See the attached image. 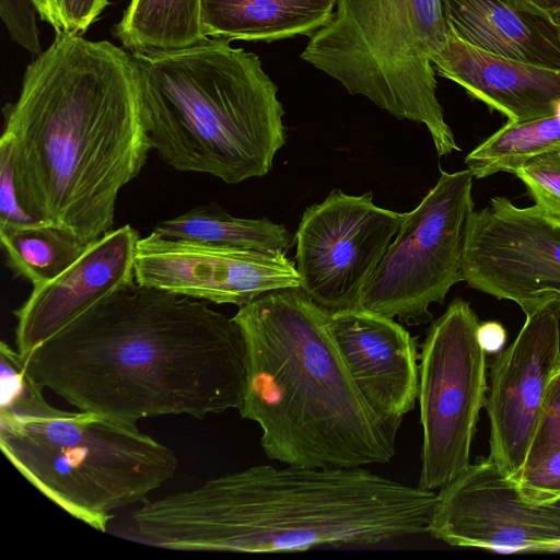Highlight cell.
Wrapping results in <instances>:
<instances>
[{"mask_svg": "<svg viewBox=\"0 0 560 560\" xmlns=\"http://www.w3.org/2000/svg\"><path fill=\"white\" fill-rule=\"evenodd\" d=\"M4 117L21 207L85 244L113 230L120 189L153 150L131 54L56 33L27 66Z\"/></svg>", "mask_w": 560, "mask_h": 560, "instance_id": "7a4b0ae2", "label": "cell"}, {"mask_svg": "<svg viewBox=\"0 0 560 560\" xmlns=\"http://www.w3.org/2000/svg\"><path fill=\"white\" fill-rule=\"evenodd\" d=\"M335 9L301 58L350 94L424 125L440 156L460 151L432 63L447 36L442 0H336Z\"/></svg>", "mask_w": 560, "mask_h": 560, "instance_id": "52a82bcc", "label": "cell"}, {"mask_svg": "<svg viewBox=\"0 0 560 560\" xmlns=\"http://www.w3.org/2000/svg\"><path fill=\"white\" fill-rule=\"evenodd\" d=\"M462 277L470 288L516 303L526 315L560 298V220L535 205L494 197L469 219Z\"/></svg>", "mask_w": 560, "mask_h": 560, "instance_id": "8fae6325", "label": "cell"}, {"mask_svg": "<svg viewBox=\"0 0 560 560\" xmlns=\"http://www.w3.org/2000/svg\"><path fill=\"white\" fill-rule=\"evenodd\" d=\"M472 178L468 168L441 171L436 184L406 213L359 307L409 325L432 319L430 305L442 304L463 281L465 237L475 211Z\"/></svg>", "mask_w": 560, "mask_h": 560, "instance_id": "9c48e42d", "label": "cell"}, {"mask_svg": "<svg viewBox=\"0 0 560 560\" xmlns=\"http://www.w3.org/2000/svg\"><path fill=\"white\" fill-rule=\"evenodd\" d=\"M0 15L11 39L32 54H40L38 12L32 0H0Z\"/></svg>", "mask_w": 560, "mask_h": 560, "instance_id": "83f0119b", "label": "cell"}, {"mask_svg": "<svg viewBox=\"0 0 560 560\" xmlns=\"http://www.w3.org/2000/svg\"><path fill=\"white\" fill-rule=\"evenodd\" d=\"M436 492L364 467L256 465L132 512L144 544L244 553L366 547L427 533Z\"/></svg>", "mask_w": 560, "mask_h": 560, "instance_id": "3957f363", "label": "cell"}, {"mask_svg": "<svg viewBox=\"0 0 560 560\" xmlns=\"http://www.w3.org/2000/svg\"><path fill=\"white\" fill-rule=\"evenodd\" d=\"M560 446V363L551 375L539 419L521 472L528 470Z\"/></svg>", "mask_w": 560, "mask_h": 560, "instance_id": "484cf974", "label": "cell"}, {"mask_svg": "<svg viewBox=\"0 0 560 560\" xmlns=\"http://www.w3.org/2000/svg\"><path fill=\"white\" fill-rule=\"evenodd\" d=\"M537 8L560 20V0H529Z\"/></svg>", "mask_w": 560, "mask_h": 560, "instance_id": "d6a6232c", "label": "cell"}, {"mask_svg": "<svg viewBox=\"0 0 560 560\" xmlns=\"http://www.w3.org/2000/svg\"><path fill=\"white\" fill-rule=\"evenodd\" d=\"M39 19L54 27L56 33L66 31L61 0H32Z\"/></svg>", "mask_w": 560, "mask_h": 560, "instance_id": "1f68e13d", "label": "cell"}, {"mask_svg": "<svg viewBox=\"0 0 560 560\" xmlns=\"http://www.w3.org/2000/svg\"><path fill=\"white\" fill-rule=\"evenodd\" d=\"M405 217L376 206L371 192L353 196L337 188L306 208L295 234L302 290L328 312L359 307Z\"/></svg>", "mask_w": 560, "mask_h": 560, "instance_id": "30bf717a", "label": "cell"}, {"mask_svg": "<svg viewBox=\"0 0 560 560\" xmlns=\"http://www.w3.org/2000/svg\"><path fill=\"white\" fill-rule=\"evenodd\" d=\"M479 318L455 298L431 323L419 352L421 467L418 488L441 490L470 465L471 443L485 407L487 352L478 338Z\"/></svg>", "mask_w": 560, "mask_h": 560, "instance_id": "ba28073f", "label": "cell"}, {"mask_svg": "<svg viewBox=\"0 0 560 560\" xmlns=\"http://www.w3.org/2000/svg\"><path fill=\"white\" fill-rule=\"evenodd\" d=\"M527 500L549 503L560 500V446L535 467L511 480Z\"/></svg>", "mask_w": 560, "mask_h": 560, "instance_id": "4316f807", "label": "cell"}, {"mask_svg": "<svg viewBox=\"0 0 560 560\" xmlns=\"http://www.w3.org/2000/svg\"><path fill=\"white\" fill-rule=\"evenodd\" d=\"M135 280L238 307L267 292L302 283L295 265L284 254L166 238L153 231L137 243Z\"/></svg>", "mask_w": 560, "mask_h": 560, "instance_id": "5bb4252c", "label": "cell"}, {"mask_svg": "<svg viewBox=\"0 0 560 560\" xmlns=\"http://www.w3.org/2000/svg\"><path fill=\"white\" fill-rule=\"evenodd\" d=\"M139 240V233L130 225L110 230L90 243L56 278L34 287L14 311L19 352L28 353L98 300L135 280Z\"/></svg>", "mask_w": 560, "mask_h": 560, "instance_id": "2e32d148", "label": "cell"}, {"mask_svg": "<svg viewBox=\"0 0 560 560\" xmlns=\"http://www.w3.org/2000/svg\"><path fill=\"white\" fill-rule=\"evenodd\" d=\"M328 324L355 387L383 423L397 433L418 398L415 337L394 318L363 307L329 312Z\"/></svg>", "mask_w": 560, "mask_h": 560, "instance_id": "9a60e30c", "label": "cell"}, {"mask_svg": "<svg viewBox=\"0 0 560 560\" xmlns=\"http://www.w3.org/2000/svg\"><path fill=\"white\" fill-rule=\"evenodd\" d=\"M0 447L40 493L100 532L177 469L175 454L138 427L82 410L0 418Z\"/></svg>", "mask_w": 560, "mask_h": 560, "instance_id": "8992f818", "label": "cell"}, {"mask_svg": "<svg viewBox=\"0 0 560 560\" xmlns=\"http://www.w3.org/2000/svg\"><path fill=\"white\" fill-rule=\"evenodd\" d=\"M130 54L151 144L167 165L232 185L269 173L284 110L256 54L210 37Z\"/></svg>", "mask_w": 560, "mask_h": 560, "instance_id": "5b68a950", "label": "cell"}, {"mask_svg": "<svg viewBox=\"0 0 560 560\" xmlns=\"http://www.w3.org/2000/svg\"><path fill=\"white\" fill-rule=\"evenodd\" d=\"M559 24H560V20H559Z\"/></svg>", "mask_w": 560, "mask_h": 560, "instance_id": "836d02e7", "label": "cell"}, {"mask_svg": "<svg viewBox=\"0 0 560 560\" xmlns=\"http://www.w3.org/2000/svg\"><path fill=\"white\" fill-rule=\"evenodd\" d=\"M207 37L273 42L311 36L330 19L336 0H201Z\"/></svg>", "mask_w": 560, "mask_h": 560, "instance_id": "d6986e66", "label": "cell"}, {"mask_svg": "<svg viewBox=\"0 0 560 560\" xmlns=\"http://www.w3.org/2000/svg\"><path fill=\"white\" fill-rule=\"evenodd\" d=\"M0 240L12 270L33 287L56 278L89 246L72 233L44 222L0 228Z\"/></svg>", "mask_w": 560, "mask_h": 560, "instance_id": "7402d4cb", "label": "cell"}, {"mask_svg": "<svg viewBox=\"0 0 560 560\" xmlns=\"http://www.w3.org/2000/svg\"><path fill=\"white\" fill-rule=\"evenodd\" d=\"M302 288L238 307L246 351L243 419L261 429L265 455L284 465L350 468L388 464L396 434L355 387L328 324Z\"/></svg>", "mask_w": 560, "mask_h": 560, "instance_id": "277c9868", "label": "cell"}, {"mask_svg": "<svg viewBox=\"0 0 560 560\" xmlns=\"http://www.w3.org/2000/svg\"><path fill=\"white\" fill-rule=\"evenodd\" d=\"M478 338L487 353L500 352L506 341V330L499 322H482L478 327Z\"/></svg>", "mask_w": 560, "mask_h": 560, "instance_id": "4dcf8cb0", "label": "cell"}, {"mask_svg": "<svg viewBox=\"0 0 560 560\" xmlns=\"http://www.w3.org/2000/svg\"><path fill=\"white\" fill-rule=\"evenodd\" d=\"M27 372L82 411L137 427L240 409L242 330L209 302L128 282L23 354Z\"/></svg>", "mask_w": 560, "mask_h": 560, "instance_id": "6da1fadb", "label": "cell"}, {"mask_svg": "<svg viewBox=\"0 0 560 560\" xmlns=\"http://www.w3.org/2000/svg\"><path fill=\"white\" fill-rule=\"evenodd\" d=\"M560 149V102L545 117L523 122H506L465 158L474 178L513 172L528 159Z\"/></svg>", "mask_w": 560, "mask_h": 560, "instance_id": "603a6c76", "label": "cell"}, {"mask_svg": "<svg viewBox=\"0 0 560 560\" xmlns=\"http://www.w3.org/2000/svg\"><path fill=\"white\" fill-rule=\"evenodd\" d=\"M44 387L27 372L25 359L5 341L0 343V418L43 417L57 408L44 397Z\"/></svg>", "mask_w": 560, "mask_h": 560, "instance_id": "cb8c5ba5", "label": "cell"}, {"mask_svg": "<svg viewBox=\"0 0 560 560\" xmlns=\"http://www.w3.org/2000/svg\"><path fill=\"white\" fill-rule=\"evenodd\" d=\"M114 36L129 52L194 46L208 38L201 0H130Z\"/></svg>", "mask_w": 560, "mask_h": 560, "instance_id": "44dd1931", "label": "cell"}, {"mask_svg": "<svg viewBox=\"0 0 560 560\" xmlns=\"http://www.w3.org/2000/svg\"><path fill=\"white\" fill-rule=\"evenodd\" d=\"M66 31L82 34L107 7L108 0H61Z\"/></svg>", "mask_w": 560, "mask_h": 560, "instance_id": "f546056e", "label": "cell"}, {"mask_svg": "<svg viewBox=\"0 0 560 560\" xmlns=\"http://www.w3.org/2000/svg\"><path fill=\"white\" fill-rule=\"evenodd\" d=\"M432 63L440 77L457 83L509 122L548 116L560 102V70L477 48L448 27Z\"/></svg>", "mask_w": 560, "mask_h": 560, "instance_id": "e0dca14e", "label": "cell"}, {"mask_svg": "<svg viewBox=\"0 0 560 560\" xmlns=\"http://www.w3.org/2000/svg\"><path fill=\"white\" fill-rule=\"evenodd\" d=\"M153 232L166 238L284 255L295 242L282 224L266 218H236L215 203L197 206L160 222Z\"/></svg>", "mask_w": 560, "mask_h": 560, "instance_id": "ffe728a7", "label": "cell"}, {"mask_svg": "<svg viewBox=\"0 0 560 560\" xmlns=\"http://www.w3.org/2000/svg\"><path fill=\"white\" fill-rule=\"evenodd\" d=\"M20 205L11 165V149L9 142L0 140V228L23 226L39 223Z\"/></svg>", "mask_w": 560, "mask_h": 560, "instance_id": "f1b7e54d", "label": "cell"}, {"mask_svg": "<svg viewBox=\"0 0 560 560\" xmlns=\"http://www.w3.org/2000/svg\"><path fill=\"white\" fill-rule=\"evenodd\" d=\"M427 533L456 547L560 550V500L525 499L489 457L478 458L436 492Z\"/></svg>", "mask_w": 560, "mask_h": 560, "instance_id": "7c38bea8", "label": "cell"}, {"mask_svg": "<svg viewBox=\"0 0 560 560\" xmlns=\"http://www.w3.org/2000/svg\"><path fill=\"white\" fill-rule=\"evenodd\" d=\"M447 27L464 42L560 70V24L529 0H442Z\"/></svg>", "mask_w": 560, "mask_h": 560, "instance_id": "ac0fdd59", "label": "cell"}, {"mask_svg": "<svg viewBox=\"0 0 560 560\" xmlns=\"http://www.w3.org/2000/svg\"><path fill=\"white\" fill-rule=\"evenodd\" d=\"M513 174L525 185L537 208L560 220V150L528 159Z\"/></svg>", "mask_w": 560, "mask_h": 560, "instance_id": "d4e9b609", "label": "cell"}, {"mask_svg": "<svg viewBox=\"0 0 560 560\" xmlns=\"http://www.w3.org/2000/svg\"><path fill=\"white\" fill-rule=\"evenodd\" d=\"M560 363V298L530 313L514 341L490 365L485 408L489 458L514 480L522 471L548 382Z\"/></svg>", "mask_w": 560, "mask_h": 560, "instance_id": "4fadbf2b", "label": "cell"}, {"mask_svg": "<svg viewBox=\"0 0 560 560\" xmlns=\"http://www.w3.org/2000/svg\"><path fill=\"white\" fill-rule=\"evenodd\" d=\"M560 150V149H559Z\"/></svg>", "mask_w": 560, "mask_h": 560, "instance_id": "e575fe53", "label": "cell"}]
</instances>
